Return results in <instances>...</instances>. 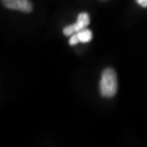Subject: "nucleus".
<instances>
[{"label": "nucleus", "instance_id": "nucleus-4", "mask_svg": "<svg viewBox=\"0 0 147 147\" xmlns=\"http://www.w3.org/2000/svg\"><path fill=\"white\" fill-rule=\"evenodd\" d=\"M78 36L79 38V42H82V43H87V42H90L91 39L93 37V34L89 29H84L82 31H79L78 33Z\"/></svg>", "mask_w": 147, "mask_h": 147}, {"label": "nucleus", "instance_id": "nucleus-2", "mask_svg": "<svg viewBox=\"0 0 147 147\" xmlns=\"http://www.w3.org/2000/svg\"><path fill=\"white\" fill-rule=\"evenodd\" d=\"M90 24V16L87 13H80L78 14V19L75 24L69 25L63 29V34L67 36H71L72 34L78 33L86 29Z\"/></svg>", "mask_w": 147, "mask_h": 147}, {"label": "nucleus", "instance_id": "nucleus-3", "mask_svg": "<svg viewBox=\"0 0 147 147\" xmlns=\"http://www.w3.org/2000/svg\"><path fill=\"white\" fill-rule=\"evenodd\" d=\"M2 4L8 9L23 13H28L33 11V5L29 0H2Z\"/></svg>", "mask_w": 147, "mask_h": 147}, {"label": "nucleus", "instance_id": "nucleus-6", "mask_svg": "<svg viewBox=\"0 0 147 147\" xmlns=\"http://www.w3.org/2000/svg\"><path fill=\"white\" fill-rule=\"evenodd\" d=\"M136 2L142 8H147V0H136Z\"/></svg>", "mask_w": 147, "mask_h": 147}, {"label": "nucleus", "instance_id": "nucleus-5", "mask_svg": "<svg viewBox=\"0 0 147 147\" xmlns=\"http://www.w3.org/2000/svg\"><path fill=\"white\" fill-rule=\"evenodd\" d=\"M79 42V38H78V33L72 34L71 36H70V39H69V44L71 46H75Z\"/></svg>", "mask_w": 147, "mask_h": 147}, {"label": "nucleus", "instance_id": "nucleus-1", "mask_svg": "<svg viewBox=\"0 0 147 147\" xmlns=\"http://www.w3.org/2000/svg\"><path fill=\"white\" fill-rule=\"evenodd\" d=\"M100 95L104 98H113L117 91V74L113 69L107 68L102 72L101 79L99 82Z\"/></svg>", "mask_w": 147, "mask_h": 147}]
</instances>
